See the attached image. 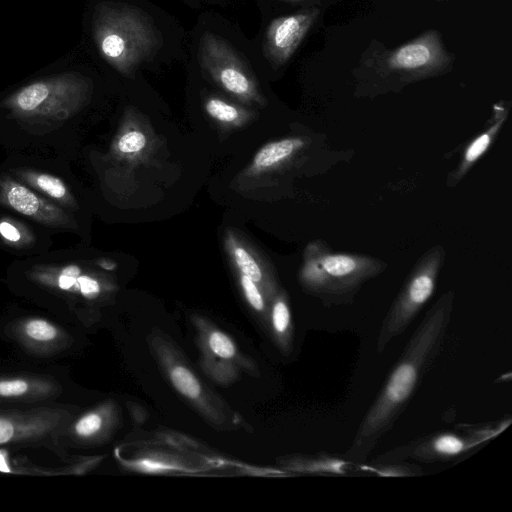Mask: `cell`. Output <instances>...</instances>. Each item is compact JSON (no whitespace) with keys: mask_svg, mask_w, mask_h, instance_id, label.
<instances>
[{"mask_svg":"<svg viewBox=\"0 0 512 512\" xmlns=\"http://www.w3.org/2000/svg\"><path fill=\"white\" fill-rule=\"evenodd\" d=\"M27 275L37 285L64 296L95 299L101 292L100 282L75 263L36 265L27 271Z\"/></svg>","mask_w":512,"mask_h":512,"instance_id":"30bf717a","label":"cell"},{"mask_svg":"<svg viewBox=\"0 0 512 512\" xmlns=\"http://www.w3.org/2000/svg\"><path fill=\"white\" fill-rule=\"evenodd\" d=\"M171 379L179 392L189 398H197L200 385L194 375L186 368L178 366L171 372Z\"/></svg>","mask_w":512,"mask_h":512,"instance_id":"7402d4cb","label":"cell"},{"mask_svg":"<svg viewBox=\"0 0 512 512\" xmlns=\"http://www.w3.org/2000/svg\"><path fill=\"white\" fill-rule=\"evenodd\" d=\"M0 237L7 244L17 248H27L33 241L30 231L22 223L11 218L0 220Z\"/></svg>","mask_w":512,"mask_h":512,"instance_id":"d6986e66","label":"cell"},{"mask_svg":"<svg viewBox=\"0 0 512 512\" xmlns=\"http://www.w3.org/2000/svg\"><path fill=\"white\" fill-rule=\"evenodd\" d=\"M205 110L211 118L222 123H234L241 117L238 107L217 97H211L206 101Z\"/></svg>","mask_w":512,"mask_h":512,"instance_id":"ffe728a7","label":"cell"},{"mask_svg":"<svg viewBox=\"0 0 512 512\" xmlns=\"http://www.w3.org/2000/svg\"><path fill=\"white\" fill-rule=\"evenodd\" d=\"M139 466L144 470L148 472H155V471H161L165 469L171 468L170 466L158 463V462H152V461H142L140 462Z\"/></svg>","mask_w":512,"mask_h":512,"instance_id":"4316f807","label":"cell"},{"mask_svg":"<svg viewBox=\"0 0 512 512\" xmlns=\"http://www.w3.org/2000/svg\"><path fill=\"white\" fill-rule=\"evenodd\" d=\"M72 420L71 411L63 406L0 409V446L57 440Z\"/></svg>","mask_w":512,"mask_h":512,"instance_id":"8992f818","label":"cell"},{"mask_svg":"<svg viewBox=\"0 0 512 512\" xmlns=\"http://www.w3.org/2000/svg\"><path fill=\"white\" fill-rule=\"evenodd\" d=\"M454 307V294L444 293L411 335L378 396L371 404L346 457L364 463L381 437L407 408L425 374L443 348Z\"/></svg>","mask_w":512,"mask_h":512,"instance_id":"6da1fadb","label":"cell"},{"mask_svg":"<svg viewBox=\"0 0 512 512\" xmlns=\"http://www.w3.org/2000/svg\"><path fill=\"white\" fill-rule=\"evenodd\" d=\"M358 468L360 472L384 478L415 477L424 473L421 466L404 463L400 460L372 462L369 464L366 462L358 463Z\"/></svg>","mask_w":512,"mask_h":512,"instance_id":"ac0fdd59","label":"cell"},{"mask_svg":"<svg viewBox=\"0 0 512 512\" xmlns=\"http://www.w3.org/2000/svg\"><path fill=\"white\" fill-rule=\"evenodd\" d=\"M209 344L213 352L222 358H230L235 353L233 343L223 333L214 332L210 337Z\"/></svg>","mask_w":512,"mask_h":512,"instance_id":"d4e9b609","label":"cell"},{"mask_svg":"<svg viewBox=\"0 0 512 512\" xmlns=\"http://www.w3.org/2000/svg\"><path fill=\"white\" fill-rule=\"evenodd\" d=\"M11 335L26 351L41 357L53 355L68 346V334L55 323L40 317L13 322Z\"/></svg>","mask_w":512,"mask_h":512,"instance_id":"7c38bea8","label":"cell"},{"mask_svg":"<svg viewBox=\"0 0 512 512\" xmlns=\"http://www.w3.org/2000/svg\"><path fill=\"white\" fill-rule=\"evenodd\" d=\"M203 68L227 92L244 100H257L256 83L234 49L222 38L205 33L200 41Z\"/></svg>","mask_w":512,"mask_h":512,"instance_id":"52a82bcc","label":"cell"},{"mask_svg":"<svg viewBox=\"0 0 512 512\" xmlns=\"http://www.w3.org/2000/svg\"><path fill=\"white\" fill-rule=\"evenodd\" d=\"M305 144V140L300 137L285 138L267 143L255 154L252 168L254 170H264L275 167L300 151Z\"/></svg>","mask_w":512,"mask_h":512,"instance_id":"2e32d148","label":"cell"},{"mask_svg":"<svg viewBox=\"0 0 512 512\" xmlns=\"http://www.w3.org/2000/svg\"><path fill=\"white\" fill-rule=\"evenodd\" d=\"M0 203L48 227L67 228L71 222L62 207L9 176H0Z\"/></svg>","mask_w":512,"mask_h":512,"instance_id":"9c48e42d","label":"cell"},{"mask_svg":"<svg viewBox=\"0 0 512 512\" xmlns=\"http://www.w3.org/2000/svg\"><path fill=\"white\" fill-rule=\"evenodd\" d=\"M86 18L87 35L96 53L122 74L132 72L159 45L152 23L127 4L98 0Z\"/></svg>","mask_w":512,"mask_h":512,"instance_id":"3957f363","label":"cell"},{"mask_svg":"<svg viewBox=\"0 0 512 512\" xmlns=\"http://www.w3.org/2000/svg\"><path fill=\"white\" fill-rule=\"evenodd\" d=\"M146 136L138 130L124 133L117 142V149L123 154H136L146 146Z\"/></svg>","mask_w":512,"mask_h":512,"instance_id":"603a6c76","label":"cell"},{"mask_svg":"<svg viewBox=\"0 0 512 512\" xmlns=\"http://www.w3.org/2000/svg\"><path fill=\"white\" fill-rule=\"evenodd\" d=\"M97 264L104 270H114L115 267H116V263H114L113 261L109 260V259H101L99 261H97Z\"/></svg>","mask_w":512,"mask_h":512,"instance_id":"83f0119b","label":"cell"},{"mask_svg":"<svg viewBox=\"0 0 512 512\" xmlns=\"http://www.w3.org/2000/svg\"><path fill=\"white\" fill-rule=\"evenodd\" d=\"M485 444L467 431L465 434L440 432L390 450L373 462L403 461L406 458L424 463L443 462L463 456Z\"/></svg>","mask_w":512,"mask_h":512,"instance_id":"ba28073f","label":"cell"},{"mask_svg":"<svg viewBox=\"0 0 512 512\" xmlns=\"http://www.w3.org/2000/svg\"><path fill=\"white\" fill-rule=\"evenodd\" d=\"M318 10L310 9L272 20L267 27L264 51L276 66L284 64L313 25Z\"/></svg>","mask_w":512,"mask_h":512,"instance_id":"8fae6325","label":"cell"},{"mask_svg":"<svg viewBox=\"0 0 512 512\" xmlns=\"http://www.w3.org/2000/svg\"><path fill=\"white\" fill-rule=\"evenodd\" d=\"M284 1H300V0H284Z\"/></svg>","mask_w":512,"mask_h":512,"instance_id":"f1b7e54d","label":"cell"},{"mask_svg":"<svg viewBox=\"0 0 512 512\" xmlns=\"http://www.w3.org/2000/svg\"><path fill=\"white\" fill-rule=\"evenodd\" d=\"M241 285L243 288V291L245 293V296L250 303V305L255 308L256 310H262L264 303L263 298L255 285V282L252 281L250 278H248L245 275L241 276Z\"/></svg>","mask_w":512,"mask_h":512,"instance_id":"484cf974","label":"cell"},{"mask_svg":"<svg viewBox=\"0 0 512 512\" xmlns=\"http://www.w3.org/2000/svg\"><path fill=\"white\" fill-rule=\"evenodd\" d=\"M78 55L67 53L0 94V113L28 124H53L81 111L94 92V80Z\"/></svg>","mask_w":512,"mask_h":512,"instance_id":"7a4b0ae2","label":"cell"},{"mask_svg":"<svg viewBox=\"0 0 512 512\" xmlns=\"http://www.w3.org/2000/svg\"><path fill=\"white\" fill-rule=\"evenodd\" d=\"M444 256L443 248L436 246L429 250L411 271L382 321L376 339L378 353H381L391 340L406 331L431 298Z\"/></svg>","mask_w":512,"mask_h":512,"instance_id":"5b68a950","label":"cell"},{"mask_svg":"<svg viewBox=\"0 0 512 512\" xmlns=\"http://www.w3.org/2000/svg\"><path fill=\"white\" fill-rule=\"evenodd\" d=\"M445 59L437 34L429 32L393 51L388 66L408 72L427 71L440 66Z\"/></svg>","mask_w":512,"mask_h":512,"instance_id":"5bb4252c","label":"cell"},{"mask_svg":"<svg viewBox=\"0 0 512 512\" xmlns=\"http://www.w3.org/2000/svg\"><path fill=\"white\" fill-rule=\"evenodd\" d=\"M309 254L302 269L303 283L327 306L350 303L363 282L382 270L374 259L321 251L315 244Z\"/></svg>","mask_w":512,"mask_h":512,"instance_id":"277c9868","label":"cell"},{"mask_svg":"<svg viewBox=\"0 0 512 512\" xmlns=\"http://www.w3.org/2000/svg\"><path fill=\"white\" fill-rule=\"evenodd\" d=\"M505 118L506 113L466 147L462 160L449 178L450 185L458 183L466 175L472 165L487 151L496 134L502 127Z\"/></svg>","mask_w":512,"mask_h":512,"instance_id":"e0dca14e","label":"cell"},{"mask_svg":"<svg viewBox=\"0 0 512 512\" xmlns=\"http://www.w3.org/2000/svg\"><path fill=\"white\" fill-rule=\"evenodd\" d=\"M61 391L60 383L45 375L0 374V404L42 402L59 396Z\"/></svg>","mask_w":512,"mask_h":512,"instance_id":"4fadbf2b","label":"cell"},{"mask_svg":"<svg viewBox=\"0 0 512 512\" xmlns=\"http://www.w3.org/2000/svg\"><path fill=\"white\" fill-rule=\"evenodd\" d=\"M272 321L275 330L284 334L287 332L290 326V311L285 301L279 300L275 303L272 313Z\"/></svg>","mask_w":512,"mask_h":512,"instance_id":"cb8c5ba5","label":"cell"},{"mask_svg":"<svg viewBox=\"0 0 512 512\" xmlns=\"http://www.w3.org/2000/svg\"><path fill=\"white\" fill-rule=\"evenodd\" d=\"M23 182L51 199L57 205L72 208L75 206L74 198L63 180L46 172L23 169L17 172Z\"/></svg>","mask_w":512,"mask_h":512,"instance_id":"9a60e30c","label":"cell"},{"mask_svg":"<svg viewBox=\"0 0 512 512\" xmlns=\"http://www.w3.org/2000/svg\"><path fill=\"white\" fill-rule=\"evenodd\" d=\"M231 255L242 275L247 276L254 282L261 280L260 266L245 248L233 243L231 245Z\"/></svg>","mask_w":512,"mask_h":512,"instance_id":"44dd1931","label":"cell"}]
</instances>
